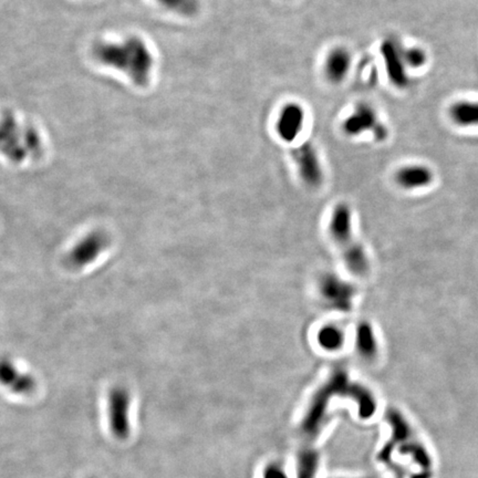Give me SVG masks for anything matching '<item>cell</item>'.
I'll list each match as a JSON object with an SVG mask.
<instances>
[{
	"label": "cell",
	"mask_w": 478,
	"mask_h": 478,
	"mask_svg": "<svg viewBox=\"0 0 478 478\" xmlns=\"http://www.w3.org/2000/svg\"><path fill=\"white\" fill-rule=\"evenodd\" d=\"M380 51L392 84L400 89H405L409 86L410 78L406 71L407 66L404 60L403 47L395 39L389 38L381 45Z\"/></svg>",
	"instance_id": "5b68a950"
},
{
	"label": "cell",
	"mask_w": 478,
	"mask_h": 478,
	"mask_svg": "<svg viewBox=\"0 0 478 478\" xmlns=\"http://www.w3.org/2000/svg\"><path fill=\"white\" fill-rule=\"evenodd\" d=\"M95 53L101 64L124 73L138 87H144L150 82L154 58L150 48L140 38L100 42L95 47Z\"/></svg>",
	"instance_id": "6da1fadb"
},
{
	"label": "cell",
	"mask_w": 478,
	"mask_h": 478,
	"mask_svg": "<svg viewBox=\"0 0 478 478\" xmlns=\"http://www.w3.org/2000/svg\"><path fill=\"white\" fill-rule=\"evenodd\" d=\"M352 55L344 47H336L329 51L325 60L323 71L329 82L342 84L351 69Z\"/></svg>",
	"instance_id": "9c48e42d"
},
{
	"label": "cell",
	"mask_w": 478,
	"mask_h": 478,
	"mask_svg": "<svg viewBox=\"0 0 478 478\" xmlns=\"http://www.w3.org/2000/svg\"><path fill=\"white\" fill-rule=\"evenodd\" d=\"M357 347L361 355L366 359H372L377 355V338L369 323H362L357 327Z\"/></svg>",
	"instance_id": "7c38bea8"
},
{
	"label": "cell",
	"mask_w": 478,
	"mask_h": 478,
	"mask_svg": "<svg viewBox=\"0 0 478 478\" xmlns=\"http://www.w3.org/2000/svg\"><path fill=\"white\" fill-rule=\"evenodd\" d=\"M292 159L298 173L305 184L318 188L323 184V170L317 151L310 142H305L292 151Z\"/></svg>",
	"instance_id": "277c9868"
},
{
	"label": "cell",
	"mask_w": 478,
	"mask_h": 478,
	"mask_svg": "<svg viewBox=\"0 0 478 478\" xmlns=\"http://www.w3.org/2000/svg\"><path fill=\"white\" fill-rule=\"evenodd\" d=\"M109 424L113 436L120 441L130 436V397L125 390H113L109 398Z\"/></svg>",
	"instance_id": "3957f363"
},
{
	"label": "cell",
	"mask_w": 478,
	"mask_h": 478,
	"mask_svg": "<svg viewBox=\"0 0 478 478\" xmlns=\"http://www.w3.org/2000/svg\"><path fill=\"white\" fill-rule=\"evenodd\" d=\"M305 113L297 102L286 103L280 110L276 121V132L286 143H292L303 132Z\"/></svg>",
	"instance_id": "52a82bcc"
},
{
	"label": "cell",
	"mask_w": 478,
	"mask_h": 478,
	"mask_svg": "<svg viewBox=\"0 0 478 478\" xmlns=\"http://www.w3.org/2000/svg\"><path fill=\"white\" fill-rule=\"evenodd\" d=\"M318 342L320 347L326 349L328 351L339 350L344 342V336L341 329L336 326L323 327L318 332Z\"/></svg>",
	"instance_id": "4fadbf2b"
},
{
	"label": "cell",
	"mask_w": 478,
	"mask_h": 478,
	"mask_svg": "<svg viewBox=\"0 0 478 478\" xmlns=\"http://www.w3.org/2000/svg\"><path fill=\"white\" fill-rule=\"evenodd\" d=\"M449 116L460 127H477L478 102H456L449 108Z\"/></svg>",
	"instance_id": "8fae6325"
},
{
	"label": "cell",
	"mask_w": 478,
	"mask_h": 478,
	"mask_svg": "<svg viewBox=\"0 0 478 478\" xmlns=\"http://www.w3.org/2000/svg\"><path fill=\"white\" fill-rule=\"evenodd\" d=\"M320 292L331 308L338 312H349L355 298V289L334 275H327L320 280Z\"/></svg>",
	"instance_id": "8992f818"
},
{
	"label": "cell",
	"mask_w": 478,
	"mask_h": 478,
	"mask_svg": "<svg viewBox=\"0 0 478 478\" xmlns=\"http://www.w3.org/2000/svg\"><path fill=\"white\" fill-rule=\"evenodd\" d=\"M395 183L404 190L427 188L433 179L432 171L425 165L411 164L401 167L394 174Z\"/></svg>",
	"instance_id": "30bf717a"
},
{
	"label": "cell",
	"mask_w": 478,
	"mask_h": 478,
	"mask_svg": "<svg viewBox=\"0 0 478 478\" xmlns=\"http://www.w3.org/2000/svg\"><path fill=\"white\" fill-rule=\"evenodd\" d=\"M379 124L380 122L377 121L375 110L370 104L361 102L343 121L342 131L348 136H359L368 131L373 132Z\"/></svg>",
	"instance_id": "ba28073f"
},
{
	"label": "cell",
	"mask_w": 478,
	"mask_h": 478,
	"mask_svg": "<svg viewBox=\"0 0 478 478\" xmlns=\"http://www.w3.org/2000/svg\"><path fill=\"white\" fill-rule=\"evenodd\" d=\"M330 231L334 240L340 246L348 268L357 275L366 274L369 271V260L362 246L352 237L351 210L347 205H338L334 208Z\"/></svg>",
	"instance_id": "7a4b0ae2"
},
{
	"label": "cell",
	"mask_w": 478,
	"mask_h": 478,
	"mask_svg": "<svg viewBox=\"0 0 478 478\" xmlns=\"http://www.w3.org/2000/svg\"><path fill=\"white\" fill-rule=\"evenodd\" d=\"M403 57L406 66L418 69L427 64V53L418 47L403 48Z\"/></svg>",
	"instance_id": "9a60e30c"
},
{
	"label": "cell",
	"mask_w": 478,
	"mask_h": 478,
	"mask_svg": "<svg viewBox=\"0 0 478 478\" xmlns=\"http://www.w3.org/2000/svg\"><path fill=\"white\" fill-rule=\"evenodd\" d=\"M159 3L179 15H193L197 10V0H159Z\"/></svg>",
	"instance_id": "5bb4252c"
}]
</instances>
